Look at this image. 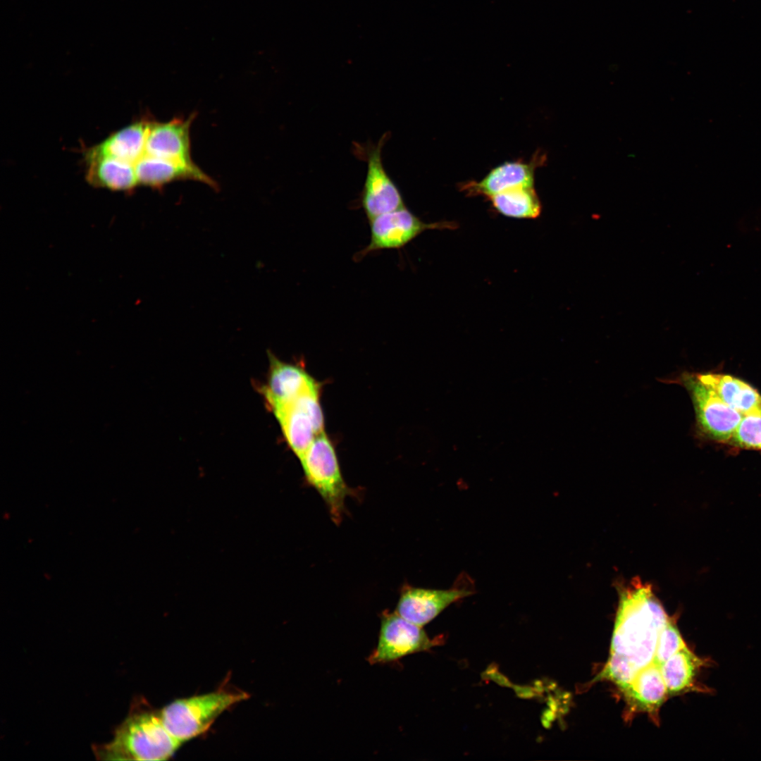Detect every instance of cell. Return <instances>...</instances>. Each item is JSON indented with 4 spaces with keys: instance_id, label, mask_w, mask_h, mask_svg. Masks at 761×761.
Segmentation results:
<instances>
[{
    "instance_id": "cell-1",
    "label": "cell",
    "mask_w": 761,
    "mask_h": 761,
    "mask_svg": "<svg viewBox=\"0 0 761 761\" xmlns=\"http://www.w3.org/2000/svg\"><path fill=\"white\" fill-rule=\"evenodd\" d=\"M669 620L651 586L631 582L620 593L610 652L639 672L654 661L659 634Z\"/></svg>"
},
{
    "instance_id": "cell-13",
    "label": "cell",
    "mask_w": 761,
    "mask_h": 761,
    "mask_svg": "<svg viewBox=\"0 0 761 761\" xmlns=\"http://www.w3.org/2000/svg\"><path fill=\"white\" fill-rule=\"evenodd\" d=\"M194 115L175 118L165 123L153 122L146 142L145 154L182 163H194L191 159L190 129Z\"/></svg>"
},
{
    "instance_id": "cell-23",
    "label": "cell",
    "mask_w": 761,
    "mask_h": 761,
    "mask_svg": "<svg viewBox=\"0 0 761 761\" xmlns=\"http://www.w3.org/2000/svg\"><path fill=\"white\" fill-rule=\"evenodd\" d=\"M638 672L624 657L610 652L601 676L613 681L624 691L630 686Z\"/></svg>"
},
{
    "instance_id": "cell-8",
    "label": "cell",
    "mask_w": 761,
    "mask_h": 761,
    "mask_svg": "<svg viewBox=\"0 0 761 761\" xmlns=\"http://www.w3.org/2000/svg\"><path fill=\"white\" fill-rule=\"evenodd\" d=\"M380 620L378 645L367 658L371 664L395 662L406 655L428 650L438 643L431 639L422 626L395 612L384 611Z\"/></svg>"
},
{
    "instance_id": "cell-5",
    "label": "cell",
    "mask_w": 761,
    "mask_h": 761,
    "mask_svg": "<svg viewBox=\"0 0 761 761\" xmlns=\"http://www.w3.org/2000/svg\"><path fill=\"white\" fill-rule=\"evenodd\" d=\"M673 382L688 390L698 431L711 440L727 443L743 416L701 382L696 373H683Z\"/></svg>"
},
{
    "instance_id": "cell-22",
    "label": "cell",
    "mask_w": 761,
    "mask_h": 761,
    "mask_svg": "<svg viewBox=\"0 0 761 761\" xmlns=\"http://www.w3.org/2000/svg\"><path fill=\"white\" fill-rule=\"evenodd\" d=\"M686 646L677 627L669 620L659 634L654 662L660 665Z\"/></svg>"
},
{
    "instance_id": "cell-17",
    "label": "cell",
    "mask_w": 761,
    "mask_h": 761,
    "mask_svg": "<svg viewBox=\"0 0 761 761\" xmlns=\"http://www.w3.org/2000/svg\"><path fill=\"white\" fill-rule=\"evenodd\" d=\"M86 180L95 187L128 191L138 185L135 164L106 156H87Z\"/></svg>"
},
{
    "instance_id": "cell-2",
    "label": "cell",
    "mask_w": 761,
    "mask_h": 761,
    "mask_svg": "<svg viewBox=\"0 0 761 761\" xmlns=\"http://www.w3.org/2000/svg\"><path fill=\"white\" fill-rule=\"evenodd\" d=\"M182 744L165 726L160 712L140 710L117 728L111 742L97 748L109 760H166Z\"/></svg>"
},
{
    "instance_id": "cell-11",
    "label": "cell",
    "mask_w": 761,
    "mask_h": 761,
    "mask_svg": "<svg viewBox=\"0 0 761 761\" xmlns=\"http://www.w3.org/2000/svg\"><path fill=\"white\" fill-rule=\"evenodd\" d=\"M545 154L537 151L531 161H515L504 163L492 169L480 181L471 180L462 183V190L469 195H493L518 187H533L536 168L545 163Z\"/></svg>"
},
{
    "instance_id": "cell-18",
    "label": "cell",
    "mask_w": 761,
    "mask_h": 761,
    "mask_svg": "<svg viewBox=\"0 0 761 761\" xmlns=\"http://www.w3.org/2000/svg\"><path fill=\"white\" fill-rule=\"evenodd\" d=\"M624 691L628 699L643 710L657 711L668 693L660 666L653 661L641 669Z\"/></svg>"
},
{
    "instance_id": "cell-4",
    "label": "cell",
    "mask_w": 761,
    "mask_h": 761,
    "mask_svg": "<svg viewBox=\"0 0 761 761\" xmlns=\"http://www.w3.org/2000/svg\"><path fill=\"white\" fill-rule=\"evenodd\" d=\"M247 698L245 693L218 691L175 700L160 713L166 729L182 743L206 731L221 713Z\"/></svg>"
},
{
    "instance_id": "cell-21",
    "label": "cell",
    "mask_w": 761,
    "mask_h": 761,
    "mask_svg": "<svg viewBox=\"0 0 761 761\" xmlns=\"http://www.w3.org/2000/svg\"><path fill=\"white\" fill-rule=\"evenodd\" d=\"M729 444L744 449H761V416H743Z\"/></svg>"
},
{
    "instance_id": "cell-10",
    "label": "cell",
    "mask_w": 761,
    "mask_h": 761,
    "mask_svg": "<svg viewBox=\"0 0 761 761\" xmlns=\"http://www.w3.org/2000/svg\"><path fill=\"white\" fill-rule=\"evenodd\" d=\"M369 223V242L354 254L355 261L376 251L400 249L423 231L440 227V223L423 222L406 206L378 216Z\"/></svg>"
},
{
    "instance_id": "cell-15",
    "label": "cell",
    "mask_w": 761,
    "mask_h": 761,
    "mask_svg": "<svg viewBox=\"0 0 761 761\" xmlns=\"http://www.w3.org/2000/svg\"><path fill=\"white\" fill-rule=\"evenodd\" d=\"M152 123L142 120L118 130L91 148L87 156H111L135 164L145 154Z\"/></svg>"
},
{
    "instance_id": "cell-6",
    "label": "cell",
    "mask_w": 761,
    "mask_h": 761,
    "mask_svg": "<svg viewBox=\"0 0 761 761\" xmlns=\"http://www.w3.org/2000/svg\"><path fill=\"white\" fill-rule=\"evenodd\" d=\"M320 388L319 385L305 391L273 413L288 445L298 459L315 438L324 432Z\"/></svg>"
},
{
    "instance_id": "cell-14",
    "label": "cell",
    "mask_w": 761,
    "mask_h": 761,
    "mask_svg": "<svg viewBox=\"0 0 761 761\" xmlns=\"http://www.w3.org/2000/svg\"><path fill=\"white\" fill-rule=\"evenodd\" d=\"M138 184L159 187L174 180L192 179L216 187L213 179L195 163L185 164L157 156L144 154L135 163Z\"/></svg>"
},
{
    "instance_id": "cell-19",
    "label": "cell",
    "mask_w": 761,
    "mask_h": 761,
    "mask_svg": "<svg viewBox=\"0 0 761 761\" xmlns=\"http://www.w3.org/2000/svg\"><path fill=\"white\" fill-rule=\"evenodd\" d=\"M703 664L701 659L686 646L660 664L668 693H677L689 688Z\"/></svg>"
},
{
    "instance_id": "cell-7",
    "label": "cell",
    "mask_w": 761,
    "mask_h": 761,
    "mask_svg": "<svg viewBox=\"0 0 761 761\" xmlns=\"http://www.w3.org/2000/svg\"><path fill=\"white\" fill-rule=\"evenodd\" d=\"M473 580L460 574L445 590L418 588L405 583L400 590L395 612L404 619L423 626L450 605L474 593Z\"/></svg>"
},
{
    "instance_id": "cell-12",
    "label": "cell",
    "mask_w": 761,
    "mask_h": 761,
    "mask_svg": "<svg viewBox=\"0 0 761 761\" xmlns=\"http://www.w3.org/2000/svg\"><path fill=\"white\" fill-rule=\"evenodd\" d=\"M271 365L262 394L273 413L320 384L302 368L271 356Z\"/></svg>"
},
{
    "instance_id": "cell-3",
    "label": "cell",
    "mask_w": 761,
    "mask_h": 761,
    "mask_svg": "<svg viewBox=\"0 0 761 761\" xmlns=\"http://www.w3.org/2000/svg\"><path fill=\"white\" fill-rule=\"evenodd\" d=\"M299 459L307 482L322 497L333 521L340 524L345 513V499L354 495V490L345 483L335 448L324 432Z\"/></svg>"
},
{
    "instance_id": "cell-9",
    "label": "cell",
    "mask_w": 761,
    "mask_h": 761,
    "mask_svg": "<svg viewBox=\"0 0 761 761\" xmlns=\"http://www.w3.org/2000/svg\"><path fill=\"white\" fill-rule=\"evenodd\" d=\"M388 137V133L384 134L377 144L369 146L366 152L367 171L360 204L369 221L405 206L400 190L383 163L382 149Z\"/></svg>"
},
{
    "instance_id": "cell-16",
    "label": "cell",
    "mask_w": 761,
    "mask_h": 761,
    "mask_svg": "<svg viewBox=\"0 0 761 761\" xmlns=\"http://www.w3.org/2000/svg\"><path fill=\"white\" fill-rule=\"evenodd\" d=\"M728 405L743 416H761V395L748 383L729 375L696 373Z\"/></svg>"
},
{
    "instance_id": "cell-20",
    "label": "cell",
    "mask_w": 761,
    "mask_h": 761,
    "mask_svg": "<svg viewBox=\"0 0 761 761\" xmlns=\"http://www.w3.org/2000/svg\"><path fill=\"white\" fill-rule=\"evenodd\" d=\"M501 214L515 218H535L541 212V204L533 187H518L489 198Z\"/></svg>"
}]
</instances>
